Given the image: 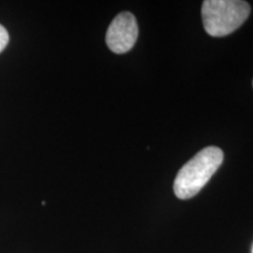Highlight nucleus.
I'll list each match as a JSON object with an SVG mask.
<instances>
[{
	"label": "nucleus",
	"mask_w": 253,
	"mask_h": 253,
	"mask_svg": "<svg viewBox=\"0 0 253 253\" xmlns=\"http://www.w3.org/2000/svg\"><path fill=\"white\" fill-rule=\"evenodd\" d=\"M224 161L218 147H207L186 162L177 173L173 191L179 199H190L204 188Z\"/></svg>",
	"instance_id": "nucleus-1"
},
{
	"label": "nucleus",
	"mask_w": 253,
	"mask_h": 253,
	"mask_svg": "<svg viewBox=\"0 0 253 253\" xmlns=\"http://www.w3.org/2000/svg\"><path fill=\"white\" fill-rule=\"evenodd\" d=\"M251 7L242 0H205L202 5L204 30L211 37H225L249 18Z\"/></svg>",
	"instance_id": "nucleus-2"
},
{
	"label": "nucleus",
	"mask_w": 253,
	"mask_h": 253,
	"mask_svg": "<svg viewBox=\"0 0 253 253\" xmlns=\"http://www.w3.org/2000/svg\"><path fill=\"white\" fill-rule=\"evenodd\" d=\"M138 37V25L135 15L122 12L110 23L106 33L108 48L115 54H125L135 46Z\"/></svg>",
	"instance_id": "nucleus-3"
},
{
	"label": "nucleus",
	"mask_w": 253,
	"mask_h": 253,
	"mask_svg": "<svg viewBox=\"0 0 253 253\" xmlns=\"http://www.w3.org/2000/svg\"><path fill=\"white\" fill-rule=\"evenodd\" d=\"M8 41H9V34L7 30H6L2 25H0V53L7 47Z\"/></svg>",
	"instance_id": "nucleus-4"
},
{
	"label": "nucleus",
	"mask_w": 253,
	"mask_h": 253,
	"mask_svg": "<svg viewBox=\"0 0 253 253\" xmlns=\"http://www.w3.org/2000/svg\"><path fill=\"white\" fill-rule=\"evenodd\" d=\"M252 87H253V80H252Z\"/></svg>",
	"instance_id": "nucleus-5"
},
{
	"label": "nucleus",
	"mask_w": 253,
	"mask_h": 253,
	"mask_svg": "<svg viewBox=\"0 0 253 253\" xmlns=\"http://www.w3.org/2000/svg\"><path fill=\"white\" fill-rule=\"evenodd\" d=\"M252 253H253V248H252Z\"/></svg>",
	"instance_id": "nucleus-6"
}]
</instances>
